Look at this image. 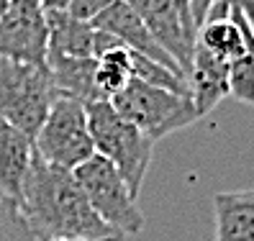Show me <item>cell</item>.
Listing matches in <instances>:
<instances>
[{
  "instance_id": "1",
  "label": "cell",
  "mask_w": 254,
  "mask_h": 241,
  "mask_svg": "<svg viewBox=\"0 0 254 241\" xmlns=\"http://www.w3.org/2000/svg\"><path fill=\"white\" fill-rule=\"evenodd\" d=\"M18 205L34 241L121 236L93 210L74 175L47 164L36 149Z\"/></svg>"
},
{
  "instance_id": "2",
  "label": "cell",
  "mask_w": 254,
  "mask_h": 241,
  "mask_svg": "<svg viewBox=\"0 0 254 241\" xmlns=\"http://www.w3.org/2000/svg\"><path fill=\"white\" fill-rule=\"evenodd\" d=\"M87 123H90L95 154L106 157L121 172L131 192L139 198L144 177L149 172V164H152L154 139L146 136L131 120H126L111 105V100L87 103Z\"/></svg>"
},
{
  "instance_id": "3",
  "label": "cell",
  "mask_w": 254,
  "mask_h": 241,
  "mask_svg": "<svg viewBox=\"0 0 254 241\" xmlns=\"http://www.w3.org/2000/svg\"><path fill=\"white\" fill-rule=\"evenodd\" d=\"M59 93L47 64L0 59V118L36 139Z\"/></svg>"
},
{
  "instance_id": "4",
  "label": "cell",
  "mask_w": 254,
  "mask_h": 241,
  "mask_svg": "<svg viewBox=\"0 0 254 241\" xmlns=\"http://www.w3.org/2000/svg\"><path fill=\"white\" fill-rule=\"evenodd\" d=\"M111 105L154 141L200 118L190 95L170 93V90L146 85L141 80H131L121 93L111 98Z\"/></svg>"
},
{
  "instance_id": "5",
  "label": "cell",
  "mask_w": 254,
  "mask_h": 241,
  "mask_svg": "<svg viewBox=\"0 0 254 241\" xmlns=\"http://www.w3.org/2000/svg\"><path fill=\"white\" fill-rule=\"evenodd\" d=\"M77 185L82 187L87 203L95 213L106 221L116 234L121 236H136L144 231V213L136 205V195L131 192L126 180L121 177L106 157H90L72 172Z\"/></svg>"
},
{
  "instance_id": "6",
  "label": "cell",
  "mask_w": 254,
  "mask_h": 241,
  "mask_svg": "<svg viewBox=\"0 0 254 241\" xmlns=\"http://www.w3.org/2000/svg\"><path fill=\"white\" fill-rule=\"evenodd\" d=\"M36 154L59 170L74 172L90 157H95V144L87 123V105L59 95L34 139Z\"/></svg>"
},
{
  "instance_id": "7",
  "label": "cell",
  "mask_w": 254,
  "mask_h": 241,
  "mask_svg": "<svg viewBox=\"0 0 254 241\" xmlns=\"http://www.w3.org/2000/svg\"><path fill=\"white\" fill-rule=\"evenodd\" d=\"M128 3L141 16L157 44L188 77L198 41V26L190 10V0H128Z\"/></svg>"
},
{
  "instance_id": "8",
  "label": "cell",
  "mask_w": 254,
  "mask_h": 241,
  "mask_svg": "<svg viewBox=\"0 0 254 241\" xmlns=\"http://www.w3.org/2000/svg\"><path fill=\"white\" fill-rule=\"evenodd\" d=\"M49 26L39 0H13L0 18V59L23 64H47Z\"/></svg>"
},
{
  "instance_id": "9",
  "label": "cell",
  "mask_w": 254,
  "mask_h": 241,
  "mask_svg": "<svg viewBox=\"0 0 254 241\" xmlns=\"http://www.w3.org/2000/svg\"><path fill=\"white\" fill-rule=\"evenodd\" d=\"M93 28L116 36L126 49L136 52V54H144L149 59H154V62L170 67L172 72L183 74V69L177 67L175 59L157 44V39L152 36V31L146 28V23L141 21V16L133 10V5L128 3V0H113V3L93 21ZM183 77H185V74H183Z\"/></svg>"
},
{
  "instance_id": "10",
  "label": "cell",
  "mask_w": 254,
  "mask_h": 241,
  "mask_svg": "<svg viewBox=\"0 0 254 241\" xmlns=\"http://www.w3.org/2000/svg\"><path fill=\"white\" fill-rule=\"evenodd\" d=\"M185 82L188 95L195 105L198 116L203 118L229 95V62H223L216 54L195 44V54H192V64Z\"/></svg>"
},
{
  "instance_id": "11",
  "label": "cell",
  "mask_w": 254,
  "mask_h": 241,
  "mask_svg": "<svg viewBox=\"0 0 254 241\" xmlns=\"http://www.w3.org/2000/svg\"><path fill=\"white\" fill-rule=\"evenodd\" d=\"M213 241H254V187L213 195Z\"/></svg>"
},
{
  "instance_id": "12",
  "label": "cell",
  "mask_w": 254,
  "mask_h": 241,
  "mask_svg": "<svg viewBox=\"0 0 254 241\" xmlns=\"http://www.w3.org/2000/svg\"><path fill=\"white\" fill-rule=\"evenodd\" d=\"M31 162L34 141L0 118V190L16 203L21 200V190Z\"/></svg>"
},
{
  "instance_id": "13",
  "label": "cell",
  "mask_w": 254,
  "mask_h": 241,
  "mask_svg": "<svg viewBox=\"0 0 254 241\" xmlns=\"http://www.w3.org/2000/svg\"><path fill=\"white\" fill-rule=\"evenodd\" d=\"M47 67L52 72V80L57 85V93L62 98H72L80 103H95L103 100L95 85V72H98V59L87 57H59L49 54L47 57Z\"/></svg>"
},
{
  "instance_id": "14",
  "label": "cell",
  "mask_w": 254,
  "mask_h": 241,
  "mask_svg": "<svg viewBox=\"0 0 254 241\" xmlns=\"http://www.w3.org/2000/svg\"><path fill=\"white\" fill-rule=\"evenodd\" d=\"M49 26V54L95 59V36L93 23L69 16L67 10H47Z\"/></svg>"
},
{
  "instance_id": "15",
  "label": "cell",
  "mask_w": 254,
  "mask_h": 241,
  "mask_svg": "<svg viewBox=\"0 0 254 241\" xmlns=\"http://www.w3.org/2000/svg\"><path fill=\"white\" fill-rule=\"evenodd\" d=\"M131 82V49L116 47L98 57L95 85L103 100H111Z\"/></svg>"
},
{
  "instance_id": "16",
  "label": "cell",
  "mask_w": 254,
  "mask_h": 241,
  "mask_svg": "<svg viewBox=\"0 0 254 241\" xmlns=\"http://www.w3.org/2000/svg\"><path fill=\"white\" fill-rule=\"evenodd\" d=\"M229 95L254 105V47L229 64Z\"/></svg>"
},
{
  "instance_id": "17",
  "label": "cell",
  "mask_w": 254,
  "mask_h": 241,
  "mask_svg": "<svg viewBox=\"0 0 254 241\" xmlns=\"http://www.w3.org/2000/svg\"><path fill=\"white\" fill-rule=\"evenodd\" d=\"M0 241H34L21 205L0 190Z\"/></svg>"
},
{
  "instance_id": "18",
  "label": "cell",
  "mask_w": 254,
  "mask_h": 241,
  "mask_svg": "<svg viewBox=\"0 0 254 241\" xmlns=\"http://www.w3.org/2000/svg\"><path fill=\"white\" fill-rule=\"evenodd\" d=\"M213 3H216V0H190V10H192V18H195L198 28L205 21V16H208V10H211Z\"/></svg>"
},
{
  "instance_id": "19",
  "label": "cell",
  "mask_w": 254,
  "mask_h": 241,
  "mask_svg": "<svg viewBox=\"0 0 254 241\" xmlns=\"http://www.w3.org/2000/svg\"><path fill=\"white\" fill-rule=\"evenodd\" d=\"M229 3L234 5V8H239L247 16V21L252 23V28H254V0H229Z\"/></svg>"
},
{
  "instance_id": "20",
  "label": "cell",
  "mask_w": 254,
  "mask_h": 241,
  "mask_svg": "<svg viewBox=\"0 0 254 241\" xmlns=\"http://www.w3.org/2000/svg\"><path fill=\"white\" fill-rule=\"evenodd\" d=\"M44 10H67L72 0H39Z\"/></svg>"
},
{
  "instance_id": "21",
  "label": "cell",
  "mask_w": 254,
  "mask_h": 241,
  "mask_svg": "<svg viewBox=\"0 0 254 241\" xmlns=\"http://www.w3.org/2000/svg\"><path fill=\"white\" fill-rule=\"evenodd\" d=\"M54 241H124V236H108V239H54Z\"/></svg>"
},
{
  "instance_id": "22",
  "label": "cell",
  "mask_w": 254,
  "mask_h": 241,
  "mask_svg": "<svg viewBox=\"0 0 254 241\" xmlns=\"http://www.w3.org/2000/svg\"><path fill=\"white\" fill-rule=\"evenodd\" d=\"M10 3H13V0H0V18H3V16H5V13H8V8H10Z\"/></svg>"
}]
</instances>
